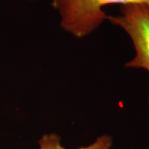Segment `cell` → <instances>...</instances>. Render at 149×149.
Instances as JSON below:
<instances>
[{"label": "cell", "instance_id": "obj_1", "mask_svg": "<svg viewBox=\"0 0 149 149\" xmlns=\"http://www.w3.org/2000/svg\"><path fill=\"white\" fill-rule=\"evenodd\" d=\"M132 3L149 4V0H51L60 15L61 26L77 38L90 35L107 19L104 6Z\"/></svg>", "mask_w": 149, "mask_h": 149}, {"label": "cell", "instance_id": "obj_2", "mask_svg": "<svg viewBox=\"0 0 149 149\" xmlns=\"http://www.w3.org/2000/svg\"><path fill=\"white\" fill-rule=\"evenodd\" d=\"M107 19L124 29L133 42L135 56L125 66L144 68L149 72V4L123 5L118 15L107 16Z\"/></svg>", "mask_w": 149, "mask_h": 149}, {"label": "cell", "instance_id": "obj_3", "mask_svg": "<svg viewBox=\"0 0 149 149\" xmlns=\"http://www.w3.org/2000/svg\"><path fill=\"white\" fill-rule=\"evenodd\" d=\"M39 149H67L61 146V137L55 133L44 135L39 141ZM113 146L111 136L104 135L99 137L93 144L76 149H111Z\"/></svg>", "mask_w": 149, "mask_h": 149}, {"label": "cell", "instance_id": "obj_4", "mask_svg": "<svg viewBox=\"0 0 149 149\" xmlns=\"http://www.w3.org/2000/svg\"><path fill=\"white\" fill-rule=\"evenodd\" d=\"M29 1H35V0H29Z\"/></svg>", "mask_w": 149, "mask_h": 149}]
</instances>
